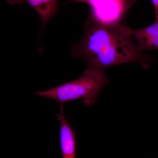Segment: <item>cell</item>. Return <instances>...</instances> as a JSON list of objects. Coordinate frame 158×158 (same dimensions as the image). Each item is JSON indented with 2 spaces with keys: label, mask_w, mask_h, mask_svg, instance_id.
I'll return each instance as SVG.
<instances>
[{
  "label": "cell",
  "mask_w": 158,
  "mask_h": 158,
  "mask_svg": "<svg viewBox=\"0 0 158 158\" xmlns=\"http://www.w3.org/2000/svg\"><path fill=\"white\" fill-rule=\"evenodd\" d=\"M132 29L118 23H104L88 19L83 37L73 46L71 54L84 60L88 66L105 69L128 63L149 68L151 60L138 48Z\"/></svg>",
  "instance_id": "1"
},
{
  "label": "cell",
  "mask_w": 158,
  "mask_h": 158,
  "mask_svg": "<svg viewBox=\"0 0 158 158\" xmlns=\"http://www.w3.org/2000/svg\"><path fill=\"white\" fill-rule=\"evenodd\" d=\"M155 11L156 21L158 23V0H152Z\"/></svg>",
  "instance_id": "8"
},
{
  "label": "cell",
  "mask_w": 158,
  "mask_h": 158,
  "mask_svg": "<svg viewBox=\"0 0 158 158\" xmlns=\"http://www.w3.org/2000/svg\"><path fill=\"white\" fill-rule=\"evenodd\" d=\"M128 1L129 0H103V1L101 3H100L99 5H100L102 3L106 2H111L118 3V4H122V5L128 6Z\"/></svg>",
  "instance_id": "7"
},
{
  "label": "cell",
  "mask_w": 158,
  "mask_h": 158,
  "mask_svg": "<svg viewBox=\"0 0 158 158\" xmlns=\"http://www.w3.org/2000/svg\"><path fill=\"white\" fill-rule=\"evenodd\" d=\"M103 1V0H71L70 3H85L90 5L91 9L95 8Z\"/></svg>",
  "instance_id": "6"
},
{
  "label": "cell",
  "mask_w": 158,
  "mask_h": 158,
  "mask_svg": "<svg viewBox=\"0 0 158 158\" xmlns=\"http://www.w3.org/2000/svg\"><path fill=\"white\" fill-rule=\"evenodd\" d=\"M11 5H22L27 3L39 14L42 22V28L51 18L56 15L58 0H6Z\"/></svg>",
  "instance_id": "5"
},
{
  "label": "cell",
  "mask_w": 158,
  "mask_h": 158,
  "mask_svg": "<svg viewBox=\"0 0 158 158\" xmlns=\"http://www.w3.org/2000/svg\"><path fill=\"white\" fill-rule=\"evenodd\" d=\"M109 82L103 70L87 66L82 76L76 80L36 94L38 96L54 100L61 106L82 99L84 104L88 107L96 102L99 93Z\"/></svg>",
  "instance_id": "2"
},
{
  "label": "cell",
  "mask_w": 158,
  "mask_h": 158,
  "mask_svg": "<svg viewBox=\"0 0 158 158\" xmlns=\"http://www.w3.org/2000/svg\"><path fill=\"white\" fill-rule=\"evenodd\" d=\"M57 117L60 124V145L62 158H76V133L67 121L63 106Z\"/></svg>",
  "instance_id": "3"
},
{
  "label": "cell",
  "mask_w": 158,
  "mask_h": 158,
  "mask_svg": "<svg viewBox=\"0 0 158 158\" xmlns=\"http://www.w3.org/2000/svg\"><path fill=\"white\" fill-rule=\"evenodd\" d=\"M131 35L138 48L142 52L158 50V23L143 28L132 29Z\"/></svg>",
  "instance_id": "4"
}]
</instances>
